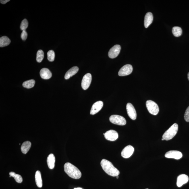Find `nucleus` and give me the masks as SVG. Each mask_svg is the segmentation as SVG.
<instances>
[{"label": "nucleus", "instance_id": "1", "mask_svg": "<svg viewBox=\"0 0 189 189\" xmlns=\"http://www.w3.org/2000/svg\"><path fill=\"white\" fill-rule=\"evenodd\" d=\"M101 165L105 173L110 176H117L120 174L119 170L114 167L111 162L106 159H102L101 162Z\"/></svg>", "mask_w": 189, "mask_h": 189}, {"label": "nucleus", "instance_id": "2", "mask_svg": "<svg viewBox=\"0 0 189 189\" xmlns=\"http://www.w3.org/2000/svg\"><path fill=\"white\" fill-rule=\"evenodd\" d=\"M64 171L67 175L74 179H79L82 174L77 167L69 163H66L64 166Z\"/></svg>", "mask_w": 189, "mask_h": 189}, {"label": "nucleus", "instance_id": "3", "mask_svg": "<svg viewBox=\"0 0 189 189\" xmlns=\"http://www.w3.org/2000/svg\"><path fill=\"white\" fill-rule=\"evenodd\" d=\"M178 128V125L174 123L164 133L163 136V138L166 140H171L177 134Z\"/></svg>", "mask_w": 189, "mask_h": 189}, {"label": "nucleus", "instance_id": "4", "mask_svg": "<svg viewBox=\"0 0 189 189\" xmlns=\"http://www.w3.org/2000/svg\"><path fill=\"white\" fill-rule=\"evenodd\" d=\"M146 106L147 110L151 114L154 115H156L159 112V108L157 104L151 100L146 101Z\"/></svg>", "mask_w": 189, "mask_h": 189}, {"label": "nucleus", "instance_id": "5", "mask_svg": "<svg viewBox=\"0 0 189 189\" xmlns=\"http://www.w3.org/2000/svg\"><path fill=\"white\" fill-rule=\"evenodd\" d=\"M109 120L112 123L119 126H124L126 123L125 118L122 116L118 115H111L110 117Z\"/></svg>", "mask_w": 189, "mask_h": 189}, {"label": "nucleus", "instance_id": "6", "mask_svg": "<svg viewBox=\"0 0 189 189\" xmlns=\"http://www.w3.org/2000/svg\"><path fill=\"white\" fill-rule=\"evenodd\" d=\"M92 80V76L90 73H87L83 77L81 82V86L83 89L87 90L90 86Z\"/></svg>", "mask_w": 189, "mask_h": 189}, {"label": "nucleus", "instance_id": "7", "mask_svg": "<svg viewBox=\"0 0 189 189\" xmlns=\"http://www.w3.org/2000/svg\"><path fill=\"white\" fill-rule=\"evenodd\" d=\"M133 70L132 66L130 64L124 65L118 72V75L120 76H125L129 75L132 73Z\"/></svg>", "mask_w": 189, "mask_h": 189}, {"label": "nucleus", "instance_id": "8", "mask_svg": "<svg viewBox=\"0 0 189 189\" xmlns=\"http://www.w3.org/2000/svg\"><path fill=\"white\" fill-rule=\"evenodd\" d=\"M134 151L133 147L131 145H128L123 149L122 151V156L124 158H128L132 155Z\"/></svg>", "mask_w": 189, "mask_h": 189}, {"label": "nucleus", "instance_id": "9", "mask_svg": "<svg viewBox=\"0 0 189 189\" xmlns=\"http://www.w3.org/2000/svg\"><path fill=\"white\" fill-rule=\"evenodd\" d=\"M126 110L128 116L131 119L134 120L136 119L137 113L135 109L132 104L128 103L126 105Z\"/></svg>", "mask_w": 189, "mask_h": 189}, {"label": "nucleus", "instance_id": "10", "mask_svg": "<svg viewBox=\"0 0 189 189\" xmlns=\"http://www.w3.org/2000/svg\"><path fill=\"white\" fill-rule=\"evenodd\" d=\"M165 157L167 158L178 160L182 158V153L179 151H170L166 153Z\"/></svg>", "mask_w": 189, "mask_h": 189}, {"label": "nucleus", "instance_id": "11", "mask_svg": "<svg viewBox=\"0 0 189 189\" xmlns=\"http://www.w3.org/2000/svg\"><path fill=\"white\" fill-rule=\"evenodd\" d=\"M121 47L120 45H116L111 48L110 49L108 55L110 58L111 59L117 57L120 53Z\"/></svg>", "mask_w": 189, "mask_h": 189}, {"label": "nucleus", "instance_id": "12", "mask_svg": "<svg viewBox=\"0 0 189 189\" xmlns=\"http://www.w3.org/2000/svg\"><path fill=\"white\" fill-rule=\"evenodd\" d=\"M105 138L108 140L114 141L117 140L118 135L116 131L110 130L105 132Z\"/></svg>", "mask_w": 189, "mask_h": 189}, {"label": "nucleus", "instance_id": "13", "mask_svg": "<svg viewBox=\"0 0 189 189\" xmlns=\"http://www.w3.org/2000/svg\"><path fill=\"white\" fill-rule=\"evenodd\" d=\"M103 105L102 101L96 102L93 105L91 109L90 114L91 115H94L100 111L102 108Z\"/></svg>", "mask_w": 189, "mask_h": 189}, {"label": "nucleus", "instance_id": "14", "mask_svg": "<svg viewBox=\"0 0 189 189\" xmlns=\"http://www.w3.org/2000/svg\"><path fill=\"white\" fill-rule=\"evenodd\" d=\"M189 178L188 176L186 174H183L178 176L177 178V186L178 187H182L183 185L187 183L188 181Z\"/></svg>", "mask_w": 189, "mask_h": 189}, {"label": "nucleus", "instance_id": "15", "mask_svg": "<svg viewBox=\"0 0 189 189\" xmlns=\"http://www.w3.org/2000/svg\"><path fill=\"white\" fill-rule=\"evenodd\" d=\"M40 75L41 77L43 79L48 80L51 78L52 74L47 68H43L40 70Z\"/></svg>", "mask_w": 189, "mask_h": 189}, {"label": "nucleus", "instance_id": "16", "mask_svg": "<svg viewBox=\"0 0 189 189\" xmlns=\"http://www.w3.org/2000/svg\"><path fill=\"white\" fill-rule=\"evenodd\" d=\"M153 16L152 13L150 12H147L145 16L144 26L145 28H148L152 23L153 20Z\"/></svg>", "mask_w": 189, "mask_h": 189}, {"label": "nucleus", "instance_id": "17", "mask_svg": "<svg viewBox=\"0 0 189 189\" xmlns=\"http://www.w3.org/2000/svg\"><path fill=\"white\" fill-rule=\"evenodd\" d=\"M78 68L76 66L72 67L71 68L68 70L66 72L65 76V78L66 80H68L71 77L75 75L77 73L78 71Z\"/></svg>", "mask_w": 189, "mask_h": 189}, {"label": "nucleus", "instance_id": "18", "mask_svg": "<svg viewBox=\"0 0 189 189\" xmlns=\"http://www.w3.org/2000/svg\"><path fill=\"white\" fill-rule=\"evenodd\" d=\"M55 155L53 154H50L47 158L48 166L50 169H53L55 167Z\"/></svg>", "mask_w": 189, "mask_h": 189}, {"label": "nucleus", "instance_id": "19", "mask_svg": "<svg viewBox=\"0 0 189 189\" xmlns=\"http://www.w3.org/2000/svg\"><path fill=\"white\" fill-rule=\"evenodd\" d=\"M35 180L37 185L39 188H42L43 186V182L40 172L39 171H36L35 174Z\"/></svg>", "mask_w": 189, "mask_h": 189}, {"label": "nucleus", "instance_id": "20", "mask_svg": "<svg viewBox=\"0 0 189 189\" xmlns=\"http://www.w3.org/2000/svg\"><path fill=\"white\" fill-rule=\"evenodd\" d=\"M31 146V143L29 141H26L23 143L21 147V150L23 153L26 154L30 150Z\"/></svg>", "mask_w": 189, "mask_h": 189}, {"label": "nucleus", "instance_id": "21", "mask_svg": "<svg viewBox=\"0 0 189 189\" xmlns=\"http://www.w3.org/2000/svg\"><path fill=\"white\" fill-rule=\"evenodd\" d=\"M11 40L7 36H3L0 38V47H4L9 45Z\"/></svg>", "mask_w": 189, "mask_h": 189}, {"label": "nucleus", "instance_id": "22", "mask_svg": "<svg viewBox=\"0 0 189 189\" xmlns=\"http://www.w3.org/2000/svg\"><path fill=\"white\" fill-rule=\"evenodd\" d=\"M172 31L174 36L176 37H180L182 34V29L179 27H174L172 28Z\"/></svg>", "mask_w": 189, "mask_h": 189}, {"label": "nucleus", "instance_id": "23", "mask_svg": "<svg viewBox=\"0 0 189 189\" xmlns=\"http://www.w3.org/2000/svg\"><path fill=\"white\" fill-rule=\"evenodd\" d=\"M35 81L34 80H30L26 81L22 84V86L25 88L30 89L33 88L34 86Z\"/></svg>", "mask_w": 189, "mask_h": 189}, {"label": "nucleus", "instance_id": "24", "mask_svg": "<svg viewBox=\"0 0 189 189\" xmlns=\"http://www.w3.org/2000/svg\"><path fill=\"white\" fill-rule=\"evenodd\" d=\"M44 58V53L42 50H39L37 52L36 60L37 62L40 63Z\"/></svg>", "mask_w": 189, "mask_h": 189}, {"label": "nucleus", "instance_id": "25", "mask_svg": "<svg viewBox=\"0 0 189 189\" xmlns=\"http://www.w3.org/2000/svg\"><path fill=\"white\" fill-rule=\"evenodd\" d=\"M47 59L49 61L52 62L55 59V54L53 50H50L47 53Z\"/></svg>", "mask_w": 189, "mask_h": 189}, {"label": "nucleus", "instance_id": "26", "mask_svg": "<svg viewBox=\"0 0 189 189\" xmlns=\"http://www.w3.org/2000/svg\"><path fill=\"white\" fill-rule=\"evenodd\" d=\"M28 26V22L26 19L23 20L20 25V29L22 31L26 30Z\"/></svg>", "mask_w": 189, "mask_h": 189}, {"label": "nucleus", "instance_id": "27", "mask_svg": "<svg viewBox=\"0 0 189 189\" xmlns=\"http://www.w3.org/2000/svg\"><path fill=\"white\" fill-rule=\"evenodd\" d=\"M14 179L16 180V181L19 183H21L22 182V176L19 174H16V175L14 177Z\"/></svg>", "mask_w": 189, "mask_h": 189}, {"label": "nucleus", "instance_id": "28", "mask_svg": "<svg viewBox=\"0 0 189 189\" xmlns=\"http://www.w3.org/2000/svg\"><path fill=\"white\" fill-rule=\"evenodd\" d=\"M184 119L187 122H189V106L187 108L184 115Z\"/></svg>", "mask_w": 189, "mask_h": 189}, {"label": "nucleus", "instance_id": "29", "mask_svg": "<svg viewBox=\"0 0 189 189\" xmlns=\"http://www.w3.org/2000/svg\"><path fill=\"white\" fill-rule=\"evenodd\" d=\"M28 37V34L26 30L23 31L21 35V37L23 40L25 41L26 40Z\"/></svg>", "mask_w": 189, "mask_h": 189}, {"label": "nucleus", "instance_id": "30", "mask_svg": "<svg viewBox=\"0 0 189 189\" xmlns=\"http://www.w3.org/2000/svg\"><path fill=\"white\" fill-rule=\"evenodd\" d=\"M16 173L13 172H10L9 173L10 177H14V176L16 175Z\"/></svg>", "mask_w": 189, "mask_h": 189}, {"label": "nucleus", "instance_id": "31", "mask_svg": "<svg viewBox=\"0 0 189 189\" xmlns=\"http://www.w3.org/2000/svg\"><path fill=\"white\" fill-rule=\"evenodd\" d=\"M1 4H4L6 3H7L8 2L10 1V0H1Z\"/></svg>", "mask_w": 189, "mask_h": 189}, {"label": "nucleus", "instance_id": "32", "mask_svg": "<svg viewBox=\"0 0 189 189\" xmlns=\"http://www.w3.org/2000/svg\"><path fill=\"white\" fill-rule=\"evenodd\" d=\"M74 189H83L82 188H74Z\"/></svg>", "mask_w": 189, "mask_h": 189}, {"label": "nucleus", "instance_id": "33", "mask_svg": "<svg viewBox=\"0 0 189 189\" xmlns=\"http://www.w3.org/2000/svg\"><path fill=\"white\" fill-rule=\"evenodd\" d=\"M188 80L189 81V72H188Z\"/></svg>", "mask_w": 189, "mask_h": 189}, {"label": "nucleus", "instance_id": "34", "mask_svg": "<svg viewBox=\"0 0 189 189\" xmlns=\"http://www.w3.org/2000/svg\"><path fill=\"white\" fill-rule=\"evenodd\" d=\"M118 178H119V176H116V178H117V179H118Z\"/></svg>", "mask_w": 189, "mask_h": 189}, {"label": "nucleus", "instance_id": "35", "mask_svg": "<svg viewBox=\"0 0 189 189\" xmlns=\"http://www.w3.org/2000/svg\"><path fill=\"white\" fill-rule=\"evenodd\" d=\"M162 140H164V139L163 138H162Z\"/></svg>", "mask_w": 189, "mask_h": 189}, {"label": "nucleus", "instance_id": "36", "mask_svg": "<svg viewBox=\"0 0 189 189\" xmlns=\"http://www.w3.org/2000/svg\"><path fill=\"white\" fill-rule=\"evenodd\" d=\"M103 135H105V133H104V134H103Z\"/></svg>", "mask_w": 189, "mask_h": 189}, {"label": "nucleus", "instance_id": "37", "mask_svg": "<svg viewBox=\"0 0 189 189\" xmlns=\"http://www.w3.org/2000/svg\"><path fill=\"white\" fill-rule=\"evenodd\" d=\"M146 189H148V188H146Z\"/></svg>", "mask_w": 189, "mask_h": 189}]
</instances>
